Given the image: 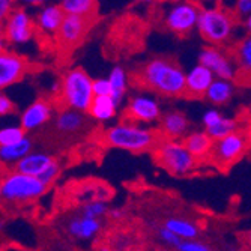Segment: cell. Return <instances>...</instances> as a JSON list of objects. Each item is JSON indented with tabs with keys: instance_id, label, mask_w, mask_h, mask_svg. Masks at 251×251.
Instances as JSON below:
<instances>
[{
	"instance_id": "1",
	"label": "cell",
	"mask_w": 251,
	"mask_h": 251,
	"mask_svg": "<svg viewBox=\"0 0 251 251\" xmlns=\"http://www.w3.org/2000/svg\"><path fill=\"white\" fill-rule=\"evenodd\" d=\"M129 80L135 87L166 98L187 95V73L172 57L155 56L140 63L131 73Z\"/></svg>"
},
{
	"instance_id": "2",
	"label": "cell",
	"mask_w": 251,
	"mask_h": 251,
	"mask_svg": "<svg viewBox=\"0 0 251 251\" xmlns=\"http://www.w3.org/2000/svg\"><path fill=\"white\" fill-rule=\"evenodd\" d=\"M102 140L110 148H118L132 153L155 151L164 139L159 129H152L134 122H119L102 132Z\"/></svg>"
},
{
	"instance_id": "3",
	"label": "cell",
	"mask_w": 251,
	"mask_h": 251,
	"mask_svg": "<svg viewBox=\"0 0 251 251\" xmlns=\"http://www.w3.org/2000/svg\"><path fill=\"white\" fill-rule=\"evenodd\" d=\"M56 95L62 105L60 108H73L87 113L95 98L94 80L81 66L71 68L62 75Z\"/></svg>"
},
{
	"instance_id": "4",
	"label": "cell",
	"mask_w": 251,
	"mask_h": 251,
	"mask_svg": "<svg viewBox=\"0 0 251 251\" xmlns=\"http://www.w3.org/2000/svg\"><path fill=\"white\" fill-rule=\"evenodd\" d=\"M236 29V15L223 8L203 9L199 18L197 32L209 45L227 44Z\"/></svg>"
},
{
	"instance_id": "5",
	"label": "cell",
	"mask_w": 251,
	"mask_h": 251,
	"mask_svg": "<svg viewBox=\"0 0 251 251\" xmlns=\"http://www.w3.org/2000/svg\"><path fill=\"white\" fill-rule=\"evenodd\" d=\"M251 146L248 128H238L224 139L215 140L208 163L220 172L230 170L245 156Z\"/></svg>"
},
{
	"instance_id": "6",
	"label": "cell",
	"mask_w": 251,
	"mask_h": 251,
	"mask_svg": "<svg viewBox=\"0 0 251 251\" xmlns=\"http://www.w3.org/2000/svg\"><path fill=\"white\" fill-rule=\"evenodd\" d=\"M153 159L159 167H163L173 176L190 175L200 163L187 149L184 142L164 139L153 151Z\"/></svg>"
},
{
	"instance_id": "7",
	"label": "cell",
	"mask_w": 251,
	"mask_h": 251,
	"mask_svg": "<svg viewBox=\"0 0 251 251\" xmlns=\"http://www.w3.org/2000/svg\"><path fill=\"white\" fill-rule=\"evenodd\" d=\"M47 191V185L39 177L25 175L17 170H9L2 177L0 196L9 203H26L36 200Z\"/></svg>"
},
{
	"instance_id": "8",
	"label": "cell",
	"mask_w": 251,
	"mask_h": 251,
	"mask_svg": "<svg viewBox=\"0 0 251 251\" xmlns=\"http://www.w3.org/2000/svg\"><path fill=\"white\" fill-rule=\"evenodd\" d=\"M201 9L191 0H175L164 14V27L176 36H187L197 29Z\"/></svg>"
},
{
	"instance_id": "9",
	"label": "cell",
	"mask_w": 251,
	"mask_h": 251,
	"mask_svg": "<svg viewBox=\"0 0 251 251\" xmlns=\"http://www.w3.org/2000/svg\"><path fill=\"white\" fill-rule=\"evenodd\" d=\"M2 26V38L12 45L27 44L33 39L36 30V23L23 8L14 9L6 20H3Z\"/></svg>"
},
{
	"instance_id": "10",
	"label": "cell",
	"mask_w": 251,
	"mask_h": 251,
	"mask_svg": "<svg viewBox=\"0 0 251 251\" xmlns=\"http://www.w3.org/2000/svg\"><path fill=\"white\" fill-rule=\"evenodd\" d=\"M124 118L125 121L134 124H153L163 118L161 105L155 97H151L145 92L135 94L126 102Z\"/></svg>"
},
{
	"instance_id": "11",
	"label": "cell",
	"mask_w": 251,
	"mask_h": 251,
	"mask_svg": "<svg viewBox=\"0 0 251 251\" xmlns=\"http://www.w3.org/2000/svg\"><path fill=\"white\" fill-rule=\"evenodd\" d=\"M95 18L89 17H80V15H65V20L59 32L56 33V41L59 47L71 50L84 39V36L89 33L90 27L94 26Z\"/></svg>"
},
{
	"instance_id": "12",
	"label": "cell",
	"mask_w": 251,
	"mask_h": 251,
	"mask_svg": "<svg viewBox=\"0 0 251 251\" xmlns=\"http://www.w3.org/2000/svg\"><path fill=\"white\" fill-rule=\"evenodd\" d=\"M29 71V63L27 60L14 53L2 49V54H0V87L6 89L12 84H17L25 78V75Z\"/></svg>"
},
{
	"instance_id": "13",
	"label": "cell",
	"mask_w": 251,
	"mask_h": 251,
	"mask_svg": "<svg viewBox=\"0 0 251 251\" xmlns=\"http://www.w3.org/2000/svg\"><path fill=\"white\" fill-rule=\"evenodd\" d=\"M199 63L208 66L217 78L233 80L236 77V68L233 60L214 45L201 49V51L199 53Z\"/></svg>"
},
{
	"instance_id": "14",
	"label": "cell",
	"mask_w": 251,
	"mask_h": 251,
	"mask_svg": "<svg viewBox=\"0 0 251 251\" xmlns=\"http://www.w3.org/2000/svg\"><path fill=\"white\" fill-rule=\"evenodd\" d=\"M53 118V104L49 100H36L20 116V125L26 131H35L45 124H49Z\"/></svg>"
},
{
	"instance_id": "15",
	"label": "cell",
	"mask_w": 251,
	"mask_h": 251,
	"mask_svg": "<svg viewBox=\"0 0 251 251\" xmlns=\"http://www.w3.org/2000/svg\"><path fill=\"white\" fill-rule=\"evenodd\" d=\"M215 74L201 63L194 65L187 73V97H204L215 80Z\"/></svg>"
},
{
	"instance_id": "16",
	"label": "cell",
	"mask_w": 251,
	"mask_h": 251,
	"mask_svg": "<svg viewBox=\"0 0 251 251\" xmlns=\"http://www.w3.org/2000/svg\"><path fill=\"white\" fill-rule=\"evenodd\" d=\"M159 132L163 139L167 140H179L188 134V119L182 111L172 110L163 115L159 121Z\"/></svg>"
},
{
	"instance_id": "17",
	"label": "cell",
	"mask_w": 251,
	"mask_h": 251,
	"mask_svg": "<svg viewBox=\"0 0 251 251\" xmlns=\"http://www.w3.org/2000/svg\"><path fill=\"white\" fill-rule=\"evenodd\" d=\"M182 142H184L187 149L194 155V158L197 159L199 163H208L215 140L206 131L188 132Z\"/></svg>"
},
{
	"instance_id": "18",
	"label": "cell",
	"mask_w": 251,
	"mask_h": 251,
	"mask_svg": "<svg viewBox=\"0 0 251 251\" xmlns=\"http://www.w3.org/2000/svg\"><path fill=\"white\" fill-rule=\"evenodd\" d=\"M65 15L66 14L60 5L42 6L35 18L36 29H39L44 33H49V35H56L65 20Z\"/></svg>"
},
{
	"instance_id": "19",
	"label": "cell",
	"mask_w": 251,
	"mask_h": 251,
	"mask_svg": "<svg viewBox=\"0 0 251 251\" xmlns=\"http://www.w3.org/2000/svg\"><path fill=\"white\" fill-rule=\"evenodd\" d=\"M66 230L77 239H90L101 230V221L98 218H90L83 214L73 217L66 224Z\"/></svg>"
},
{
	"instance_id": "20",
	"label": "cell",
	"mask_w": 251,
	"mask_h": 251,
	"mask_svg": "<svg viewBox=\"0 0 251 251\" xmlns=\"http://www.w3.org/2000/svg\"><path fill=\"white\" fill-rule=\"evenodd\" d=\"M54 161V158L47 153V152H30L29 155H26L25 158L18 161L14 166V170L21 172L25 175H30V176H39L45 169H47L51 163Z\"/></svg>"
},
{
	"instance_id": "21",
	"label": "cell",
	"mask_w": 251,
	"mask_h": 251,
	"mask_svg": "<svg viewBox=\"0 0 251 251\" xmlns=\"http://www.w3.org/2000/svg\"><path fill=\"white\" fill-rule=\"evenodd\" d=\"M118 107L119 104L113 100L111 95L95 97L87 110V115L92 119H95L97 122H108L113 118H116Z\"/></svg>"
},
{
	"instance_id": "22",
	"label": "cell",
	"mask_w": 251,
	"mask_h": 251,
	"mask_svg": "<svg viewBox=\"0 0 251 251\" xmlns=\"http://www.w3.org/2000/svg\"><path fill=\"white\" fill-rule=\"evenodd\" d=\"M84 124H86V118L83 115V111L73 110V108H60L54 121V126L62 134L78 132L84 126Z\"/></svg>"
},
{
	"instance_id": "23",
	"label": "cell",
	"mask_w": 251,
	"mask_h": 251,
	"mask_svg": "<svg viewBox=\"0 0 251 251\" xmlns=\"http://www.w3.org/2000/svg\"><path fill=\"white\" fill-rule=\"evenodd\" d=\"M233 94H235V87H233L232 80L215 78L214 83L211 84V87L208 89L204 98H206L211 104L223 105L232 100Z\"/></svg>"
},
{
	"instance_id": "24",
	"label": "cell",
	"mask_w": 251,
	"mask_h": 251,
	"mask_svg": "<svg viewBox=\"0 0 251 251\" xmlns=\"http://www.w3.org/2000/svg\"><path fill=\"white\" fill-rule=\"evenodd\" d=\"M33 149V143L29 137L11 146H0V159L3 164H17Z\"/></svg>"
},
{
	"instance_id": "25",
	"label": "cell",
	"mask_w": 251,
	"mask_h": 251,
	"mask_svg": "<svg viewBox=\"0 0 251 251\" xmlns=\"http://www.w3.org/2000/svg\"><path fill=\"white\" fill-rule=\"evenodd\" d=\"M59 5L68 15L95 18L98 12L97 0H60Z\"/></svg>"
},
{
	"instance_id": "26",
	"label": "cell",
	"mask_w": 251,
	"mask_h": 251,
	"mask_svg": "<svg viewBox=\"0 0 251 251\" xmlns=\"http://www.w3.org/2000/svg\"><path fill=\"white\" fill-rule=\"evenodd\" d=\"M107 78H108V81L111 84V97H113V100H115L121 105L122 100L125 98L126 89H128V81H129V77H128L126 71L121 65H116V66H113V70L110 71Z\"/></svg>"
},
{
	"instance_id": "27",
	"label": "cell",
	"mask_w": 251,
	"mask_h": 251,
	"mask_svg": "<svg viewBox=\"0 0 251 251\" xmlns=\"http://www.w3.org/2000/svg\"><path fill=\"white\" fill-rule=\"evenodd\" d=\"M163 226H166L169 230H172L182 239H196L199 236V226L187 218L170 217L164 221Z\"/></svg>"
},
{
	"instance_id": "28",
	"label": "cell",
	"mask_w": 251,
	"mask_h": 251,
	"mask_svg": "<svg viewBox=\"0 0 251 251\" xmlns=\"http://www.w3.org/2000/svg\"><path fill=\"white\" fill-rule=\"evenodd\" d=\"M235 59L241 70L251 75V35H247L238 42L235 49Z\"/></svg>"
},
{
	"instance_id": "29",
	"label": "cell",
	"mask_w": 251,
	"mask_h": 251,
	"mask_svg": "<svg viewBox=\"0 0 251 251\" xmlns=\"http://www.w3.org/2000/svg\"><path fill=\"white\" fill-rule=\"evenodd\" d=\"M26 129L21 125H8L0 129V146H11L26 139Z\"/></svg>"
},
{
	"instance_id": "30",
	"label": "cell",
	"mask_w": 251,
	"mask_h": 251,
	"mask_svg": "<svg viewBox=\"0 0 251 251\" xmlns=\"http://www.w3.org/2000/svg\"><path fill=\"white\" fill-rule=\"evenodd\" d=\"M239 126H238V122L232 118H227V116H223L221 121L218 124H215L214 126L204 129L206 131L214 140H220V139H224L226 135L232 134L233 131H236Z\"/></svg>"
},
{
	"instance_id": "31",
	"label": "cell",
	"mask_w": 251,
	"mask_h": 251,
	"mask_svg": "<svg viewBox=\"0 0 251 251\" xmlns=\"http://www.w3.org/2000/svg\"><path fill=\"white\" fill-rule=\"evenodd\" d=\"M108 212V204L104 201V200H94V201H89L86 203L83 209H81V214L86 215V217H90V218H101L102 215H105Z\"/></svg>"
},
{
	"instance_id": "32",
	"label": "cell",
	"mask_w": 251,
	"mask_h": 251,
	"mask_svg": "<svg viewBox=\"0 0 251 251\" xmlns=\"http://www.w3.org/2000/svg\"><path fill=\"white\" fill-rule=\"evenodd\" d=\"M158 239L161 241L163 244H166L167 247L173 248V250H175L182 241H184L182 238H179L176 233H173L172 230H169L166 226H161V227L158 229Z\"/></svg>"
},
{
	"instance_id": "33",
	"label": "cell",
	"mask_w": 251,
	"mask_h": 251,
	"mask_svg": "<svg viewBox=\"0 0 251 251\" xmlns=\"http://www.w3.org/2000/svg\"><path fill=\"white\" fill-rule=\"evenodd\" d=\"M175 251H214L208 244H204L197 239H184L176 248Z\"/></svg>"
},
{
	"instance_id": "34",
	"label": "cell",
	"mask_w": 251,
	"mask_h": 251,
	"mask_svg": "<svg viewBox=\"0 0 251 251\" xmlns=\"http://www.w3.org/2000/svg\"><path fill=\"white\" fill-rule=\"evenodd\" d=\"M59 173H60V164H59L57 159H54V161L47 169H45L38 177L41 179V182H44V184L49 187L50 184H53V182L57 179Z\"/></svg>"
},
{
	"instance_id": "35",
	"label": "cell",
	"mask_w": 251,
	"mask_h": 251,
	"mask_svg": "<svg viewBox=\"0 0 251 251\" xmlns=\"http://www.w3.org/2000/svg\"><path fill=\"white\" fill-rule=\"evenodd\" d=\"M94 94L95 97H104V95H111V84L108 78L101 77L94 80Z\"/></svg>"
},
{
	"instance_id": "36",
	"label": "cell",
	"mask_w": 251,
	"mask_h": 251,
	"mask_svg": "<svg viewBox=\"0 0 251 251\" xmlns=\"http://www.w3.org/2000/svg\"><path fill=\"white\" fill-rule=\"evenodd\" d=\"M223 116H224V115H221V113H220L218 110H215V108H211V110H208V111H204V115H203V118H201L203 125H204V129H208V128L214 126L215 124H218V122L221 121Z\"/></svg>"
},
{
	"instance_id": "37",
	"label": "cell",
	"mask_w": 251,
	"mask_h": 251,
	"mask_svg": "<svg viewBox=\"0 0 251 251\" xmlns=\"http://www.w3.org/2000/svg\"><path fill=\"white\" fill-rule=\"evenodd\" d=\"M15 111V104L14 101L6 95V94H2L0 95V115L3 118L8 116V115H12Z\"/></svg>"
},
{
	"instance_id": "38",
	"label": "cell",
	"mask_w": 251,
	"mask_h": 251,
	"mask_svg": "<svg viewBox=\"0 0 251 251\" xmlns=\"http://www.w3.org/2000/svg\"><path fill=\"white\" fill-rule=\"evenodd\" d=\"M236 17L247 18L251 14V0H235V12Z\"/></svg>"
},
{
	"instance_id": "39",
	"label": "cell",
	"mask_w": 251,
	"mask_h": 251,
	"mask_svg": "<svg viewBox=\"0 0 251 251\" xmlns=\"http://www.w3.org/2000/svg\"><path fill=\"white\" fill-rule=\"evenodd\" d=\"M14 2L15 0H0V18L6 20V17L14 11Z\"/></svg>"
},
{
	"instance_id": "40",
	"label": "cell",
	"mask_w": 251,
	"mask_h": 251,
	"mask_svg": "<svg viewBox=\"0 0 251 251\" xmlns=\"http://www.w3.org/2000/svg\"><path fill=\"white\" fill-rule=\"evenodd\" d=\"M244 29L248 35H251V14L247 18H244Z\"/></svg>"
},
{
	"instance_id": "41",
	"label": "cell",
	"mask_w": 251,
	"mask_h": 251,
	"mask_svg": "<svg viewBox=\"0 0 251 251\" xmlns=\"http://www.w3.org/2000/svg\"><path fill=\"white\" fill-rule=\"evenodd\" d=\"M23 3H27V5H32V6H39L42 3H45L47 0H21Z\"/></svg>"
},
{
	"instance_id": "42",
	"label": "cell",
	"mask_w": 251,
	"mask_h": 251,
	"mask_svg": "<svg viewBox=\"0 0 251 251\" xmlns=\"http://www.w3.org/2000/svg\"><path fill=\"white\" fill-rule=\"evenodd\" d=\"M108 214H110L111 218H119V217H121V215H119L121 212H118V211H108Z\"/></svg>"
},
{
	"instance_id": "43",
	"label": "cell",
	"mask_w": 251,
	"mask_h": 251,
	"mask_svg": "<svg viewBox=\"0 0 251 251\" xmlns=\"http://www.w3.org/2000/svg\"><path fill=\"white\" fill-rule=\"evenodd\" d=\"M139 2H145V3H152L153 0H139Z\"/></svg>"
},
{
	"instance_id": "44",
	"label": "cell",
	"mask_w": 251,
	"mask_h": 251,
	"mask_svg": "<svg viewBox=\"0 0 251 251\" xmlns=\"http://www.w3.org/2000/svg\"><path fill=\"white\" fill-rule=\"evenodd\" d=\"M248 135H250V140H251V125L248 126Z\"/></svg>"
}]
</instances>
